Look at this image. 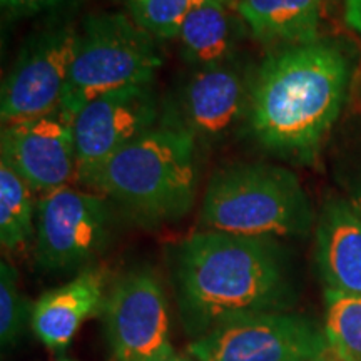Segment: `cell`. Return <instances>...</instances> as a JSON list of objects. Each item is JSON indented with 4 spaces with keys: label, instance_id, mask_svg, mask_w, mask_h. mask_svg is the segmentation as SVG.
<instances>
[{
    "label": "cell",
    "instance_id": "e0dca14e",
    "mask_svg": "<svg viewBox=\"0 0 361 361\" xmlns=\"http://www.w3.org/2000/svg\"><path fill=\"white\" fill-rule=\"evenodd\" d=\"M34 234L32 188L0 159V243L6 251L27 247Z\"/></svg>",
    "mask_w": 361,
    "mask_h": 361
},
{
    "label": "cell",
    "instance_id": "7a4b0ae2",
    "mask_svg": "<svg viewBox=\"0 0 361 361\" xmlns=\"http://www.w3.org/2000/svg\"><path fill=\"white\" fill-rule=\"evenodd\" d=\"M350 74V59L331 40L271 54L251 85V134L284 159L313 164L345 106Z\"/></svg>",
    "mask_w": 361,
    "mask_h": 361
},
{
    "label": "cell",
    "instance_id": "d6986e66",
    "mask_svg": "<svg viewBox=\"0 0 361 361\" xmlns=\"http://www.w3.org/2000/svg\"><path fill=\"white\" fill-rule=\"evenodd\" d=\"M209 2L236 6L238 0H126L130 19L154 39L178 37L189 13Z\"/></svg>",
    "mask_w": 361,
    "mask_h": 361
},
{
    "label": "cell",
    "instance_id": "277c9868",
    "mask_svg": "<svg viewBox=\"0 0 361 361\" xmlns=\"http://www.w3.org/2000/svg\"><path fill=\"white\" fill-rule=\"evenodd\" d=\"M313 223V209L298 176L266 162L219 169L201 204L206 229L239 236H306Z\"/></svg>",
    "mask_w": 361,
    "mask_h": 361
},
{
    "label": "cell",
    "instance_id": "ffe728a7",
    "mask_svg": "<svg viewBox=\"0 0 361 361\" xmlns=\"http://www.w3.org/2000/svg\"><path fill=\"white\" fill-rule=\"evenodd\" d=\"M32 306L19 288V274L7 261L0 263V343L11 348L30 324Z\"/></svg>",
    "mask_w": 361,
    "mask_h": 361
},
{
    "label": "cell",
    "instance_id": "3957f363",
    "mask_svg": "<svg viewBox=\"0 0 361 361\" xmlns=\"http://www.w3.org/2000/svg\"><path fill=\"white\" fill-rule=\"evenodd\" d=\"M80 180L142 223L178 221L196 200V139L178 126L154 128Z\"/></svg>",
    "mask_w": 361,
    "mask_h": 361
},
{
    "label": "cell",
    "instance_id": "cb8c5ba5",
    "mask_svg": "<svg viewBox=\"0 0 361 361\" xmlns=\"http://www.w3.org/2000/svg\"><path fill=\"white\" fill-rule=\"evenodd\" d=\"M355 206L358 207V209L361 211V189H360V192H358V196H356V201H355Z\"/></svg>",
    "mask_w": 361,
    "mask_h": 361
},
{
    "label": "cell",
    "instance_id": "7402d4cb",
    "mask_svg": "<svg viewBox=\"0 0 361 361\" xmlns=\"http://www.w3.org/2000/svg\"><path fill=\"white\" fill-rule=\"evenodd\" d=\"M343 17L346 25L361 35V0H343Z\"/></svg>",
    "mask_w": 361,
    "mask_h": 361
},
{
    "label": "cell",
    "instance_id": "484cf974",
    "mask_svg": "<svg viewBox=\"0 0 361 361\" xmlns=\"http://www.w3.org/2000/svg\"><path fill=\"white\" fill-rule=\"evenodd\" d=\"M57 361H72V360H66V358H64V360H57Z\"/></svg>",
    "mask_w": 361,
    "mask_h": 361
},
{
    "label": "cell",
    "instance_id": "5b68a950",
    "mask_svg": "<svg viewBox=\"0 0 361 361\" xmlns=\"http://www.w3.org/2000/svg\"><path fill=\"white\" fill-rule=\"evenodd\" d=\"M162 66L154 37L124 13H96L79 32L75 59L59 111L69 119L102 94L151 84Z\"/></svg>",
    "mask_w": 361,
    "mask_h": 361
},
{
    "label": "cell",
    "instance_id": "8992f818",
    "mask_svg": "<svg viewBox=\"0 0 361 361\" xmlns=\"http://www.w3.org/2000/svg\"><path fill=\"white\" fill-rule=\"evenodd\" d=\"M196 361H318L329 346L323 326L293 311L239 316L188 345Z\"/></svg>",
    "mask_w": 361,
    "mask_h": 361
},
{
    "label": "cell",
    "instance_id": "44dd1931",
    "mask_svg": "<svg viewBox=\"0 0 361 361\" xmlns=\"http://www.w3.org/2000/svg\"><path fill=\"white\" fill-rule=\"evenodd\" d=\"M64 0H2L4 8L13 13H35L51 8Z\"/></svg>",
    "mask_w": 361,
    "mask_h": 361
},
{
    "label": "cell",
    "instance_id": "6da1fadb",
    "mask_svg": "<svg viewBox=\"0 0 361 361\" xmlns=\"http://www.w3.org/2000/svg\"><path fill=\"white\" fill-rule=\"evenodd\" d=\"M173 283L192 340L239 316L290 311L296 301L288 255L273 238L194 233L174 251Z\"/></svg>",
    "mask_w": 361,
    "mask_h": 361
},
{
    "label": "cell",
    "instance_id": "ba28073f",
    "mask_svg": "<svg viewBox=\"0 0 361 361\" xmlns=\"http://www.w3.org/2000/svg\"><path fill=\"white\" fill-rule=\"evenodd\" d=\"M35 214V259L44 271L78 269L106 245L109 207L97 194L59 188L42 194Z\"/></svg>",
    "mask_w": 361,
    "mask_h": 361
},
{
    "label": "cell",
    "instance_id": "d4e9b609",
    "mask_svg": "<svg viewBox=\"0 0 361 361\" xmlns=\"http://www.w3.org/2000/svg\"><path fill=\"white\" fill-rule=\"evenodd\" d=\"M318 361H336V360L333 358L331 355H329V356H326V358H322V360H318Z\"/></svg>",
    "mask_w": 361,
    "mask_h": 361
},
{
    "label": "cell",
    "instance_id": "9c48e42d",
    "mask_svg": "<svg viewBox=\"0 0 361 361\" xmlns=\"http://www.w3.org/2000/svg\"><path fill=\"white\" fill-rule=\"evenodd\" d=\"M78 44V30L62 25L35 35L25 45L2 85L0 114L4 124L59 109Z\"/></svg>",
    "mask_w": 361,
    "mask_h": 361
},
{
    "label": "cell",
    "instance_id": "8fae6325",
    "mask_svg": "<svg viewBox=\"0 0 361 361\" xmlns=\"http://www.w3.org/2000/svg\"><path fill=\"white\" fill-rule=\"evenodd\" d=\"M0 152L32 191L47 194L79 178L72 119L59 109L4 124Z\"/></svg>",
    "mask_w": 361,
    "mask_h": 361
},
{
    "label": "cell",
    "instance_id": "5bb4252c",
    "mask_svg": "<svg viewBox=\"0 0 361 361\" xmlns=\"http://www.w3.org/2000/svg\"><path fill=\"white\" fill-rule=\"evenodd\" d=\"M316 266L324 290L361 296V211L333 197L316 223Z\"/></svg>",
    "mask_w": 361,
    "mask_h": 361
},
{
    "label": "cell",
    "instance_id": "52a82bcc",
    "mask_svg": "<svg viewBox=\"0 0 361 361\" xmlns=\"http://www.w3.org/2000/svg\"><path fill=\"white\" fill-rule=\"evenodd\" d=\"M101 314L112 361H154L174 351L168 298L151 268L130 269L117 278Z\"/></svg>",
    "mask_w": 361,
    "mask_h": 361
},
{
    "label": "cell",
    "instance_id": "4fadbf2b",
    "mask_svg": "<svg viewBox=\"0 0 361 361\" xmlns=\"http://www.w3.org/2000/svg\"><path fill=\"white\" fill-rule=\"evenodd\" d=\"M109 286L102 268H84L74 279L45 291L32 305L30 328L54 351H64L90 316L102 313Z\"/></svg>",
    "mask_w": 361,
    "mask_h": 361
},
{
    "label": "cell",
    "instance_id": "603a6c76",
    "mask_svg": "<svg viewBox=\"0 0 361 361\" xmlns=\"http://www.w3.org/2000/svg\"><path fill=\"white\" fill-rule=\"evenodd\" d=\"M154 361H196L194 358H191L189 355H180L178 351H171V353L161 356V358H157Z\"/></svg>",
    "mask_w": 361,
    "mask_h": 361
},
{
    "label": "cell",
    "instance_id": "2e32d148",
    "mask_svg": "<svg viewBox=\"0 0 361 361\" xmlns=\"http://www.w3.org/2000/svg\"><path fill=\"white\" fill-rule=\"evenodd\" d=\"M233 8L236 6L209 2L192 11L183 22L178 39L183 56L196 69L231 61L239 39V22Z\"/></svg>",
    "mask_w": 361,
    "mask_h": 361
},
{
    "label": "cell",
    "instance_id": "ac0fdd59",
    "mask_svg": "<svg viewBox=\"0 0 361 361\" xmlns=\"http://www.w3.org/2000/svg\"><path fill=\"white\" fill-rule=\"evenodd\" d=\"M324 335L336 361H361V296L324 290Z\"/></svg>",
    "mask_w": 361,
    "mask_h": 361
},
{
    "label": "cell",
    "instance_id": "7c38bea8",
    "mask_svg": "<svg viewBox=\"0 0 361 361\" xmlns=\"http://www.w3.org/2000/svg\"><path fill=\"white\" fill-rule=\"evenodd\" d=\"M251 85L245 71L231 61L197 67L180 89L178 128L196 142L221 141L247 117Z\"/></svg>",
    "mask_w": 361,
    "mask_h": 361
},
{
    "label": "cell",
    "instance_id": "30bf717a",
    "mask_svg": "<svg viewBox=\"0 0 361 361\" xmlns=\"http://www.w3.org/2000/svg\"><path fill=\"white\" fill-rule=\"evenodd\" d=\"M157 114L159 102L152 82L121 87L85 104L72 119L79 179L154 129Z\"/></svg>",
    "mask_w": 361,
    "mask_h": 361
},
{
    "label": "cell",
    "instance_id": "9a60e30c",
    "mask_svg": "<svg viewBox=\"0 0 361 361\" xmlns=\"http://www.w3.org/2000/svg\"><path fill=\"white\" fill-rule=\"evenodd\" d=\"M323 0H238L236 12L256 39L306 44L318 39Z\"/></svg>",
    "mask_w": 361,
    "mask_h": 361
}]
</instances>
